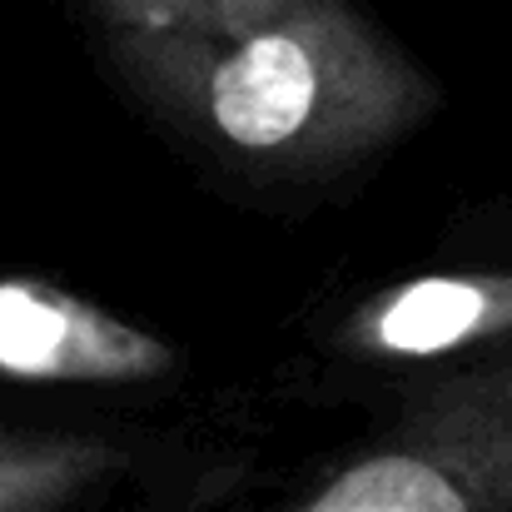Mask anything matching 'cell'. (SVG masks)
<instances>
[{
  "label": "cell",
  "mask_w": 512,
  "mask_h": 512,
  "mask_svg": "<svg viewBox=\"0 0 512 512\" xmlns=\"http://www.w3.org/2000/svg\"><path fill=\"white\" fill-rule=\"evenodd\" d=\"M120 60L249 160L334 165L428 115L433 85L343 0L229 35H115Z\"/></svg>",
  "instance_id": "1"
},
{
  "label": "cell",
  "mask_w": 512,
  "mask_h": 512,
  "mask_svg": "<svg viewBox=\"0 0 512 512\" xmlns=\"http://www.w3.org/2000/svg\"><path fill=\"white\" fill-rule=\"evenodd\" d=\"M289 512H512V358L428 388Z\"/></svg>",
  "instance_id": "2"
},
{
  "label": "cell",
  "mask_w": 512,
  "mask_h": 512,
  "mask_svg": "<svg viewBox=\"0 0 512 512\" xmlns=\"http://www.w3.org/2000/svg\"><path fill=\"white\" fill-rule=\"evenodd\" d=\"M174 368V343L45 279H0V373L30 383H155Z\"/></svg>",
  "instance_id": "3"
},
{
  "label": "cell",
  "mask_w": 512,
  "mask_h": 512,
  "mask_svg": "<svg viewBox=\"0 0 512 512\" xmlns=\"http://www.w3.org/2000/svg\"><path fill=\"white\" fill-rule=\"evenodd\" d=\"M512 329V274H438L353 309L343 343L363 358H433Z\"/></svg>",
  "instance_id": "4"
},
{
  "label": "cell",
  "mask_w": 512,
  "mask_h": 512,
  "mask_svg": "<svg viewBox=\"0 0 512 512\" xmlns=\"http://www.w3.org/2000/svg\"><path fill=\"white\" fill-rule=\"evenodd\" d=\"M125 453L80 433H0V512H80L115 483Z\"/></svg>",
  "instance_id": "5"
},
{
  "label": "cell",
  "mask_w": 512,
  "mask_h": 512,
  "mask_svg": "<svg viewBox=\"0 0 512 512\" xmlns=\"http://www.w3.org/2000/svg\"><path fill=\"white\" fill-rule=\"evenodd\" d=\"M110 35H229L309 0H85Z\"/></svg>",
  "instance_id": "6"
}]
</instances>
